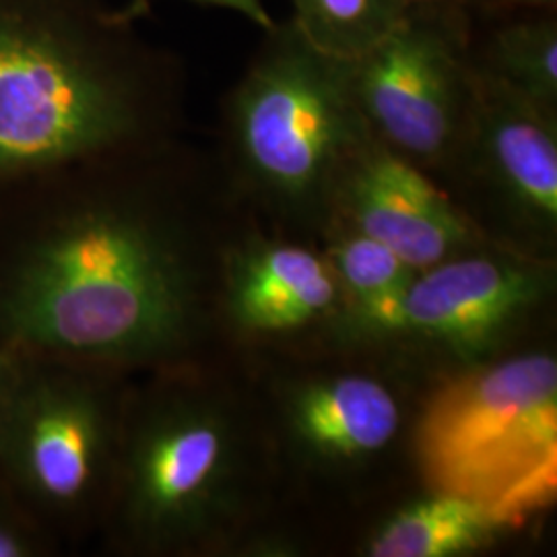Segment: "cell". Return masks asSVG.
Listing matches in <instances>:
<instances>
[{
	"label": "cell",
	"instance_id": "6da1fadb",
	"mask_svg": "<svg viewBox=\"0 0 557 557\" xmlns=\"http://www.w3.org/2000/svg\"><path fill=\"white\" fill-rule=\"evenodd\" d=\"M112 158L73 168L79 186L0 278V337L13 351L140 361L188 335L195 299L178 246L147 184L112 176Z\"/></svg>",
	"mask_w": 557,
	"mask_h": 557
},
{
	"label": "cell",
	"instance_id": "7a4b0ae2",
	"mask_svg": "<svg viewBox=\"0 0 557 557\" xmlns=\"http://www.w3.org/2000/svg\"><path fill=\"white\" fill-rule=\"evenodd\" d=\"M106 0H0V190L156 147L178 57Z\"/></svg>",
	"mask_w": 557,
	"mask_h": 557
},
{
	"label": "cell",
	"instance_id": "3957f363",
	"mask_svg": "<svg viewBox=\"0 0 557 557\" xmlns=\"http://www.w3.org/2000/svg\"><path fill=\"white\" fill-rule=\"evenodd\" d=\"M416 450L434 492L517 529L557 496L556 359L529 354L446 382L419 419Z\"/></svg>",
	"mask_w": 557,
	"mask_h": 557
},
{
	"label": "cell",
	"instance_id": "277c9868",
	"mask_svg": "<svg viewBox=\"0 0 557 557\" xmlns=\"http://www.w3.org/2000/svg\"><path fill=\"white\" fill-rule=\"evenodd\" d=\"M225 128L239 176L285 207L333 200L347 161L370 137L349 89L347 59L320 50L292 17L262 29L225 98Z\"/></svg>",
	"mask_w": 557,
	"mask_h": 557
},
{
	"label": "cell",
	"instance_id": "5b68a950",
	"mask_svg": "<svg viewBox=\"0 0 557 557\" xmlns=\"http://www.w3.org/2000/svg\"><path fill=\"white\" fill-rule=\"evenodd\" d=\"M471 32L473 15L457 0H421L347 59L349 89L370 137L425 174L455 168L471 131L478 103Z\"/></svg>",
	"mask_w": 557,
	"mask_h": 557
},
{
	"label": "cell",
	"instance_id": "8992f818",
	"mask_svg": "<svg viewBox=\"0 0 557 557\" xmlns=\"http://www.w3.org/2000/svg\"><path fill=\"white\" fill-rule=\"evenodd\" d=\"M106 403L89 382L46 368H21L0 411V471L23 498L69 515L96 492L110 455Z\"/></svg>",
	"mask_w": 557,
	"mask_h": 557
},
{
	"label": "cell",
	"instance_id": "52a82bcc",
	"mask_svg": "<svg viewBox=\"0 0 557 557\" xmlns=\"http://www.w3.org/2000/svg\"><path fill=\"white\" fill-rule=\"evenodd\" d=\"M230 469L232 440L215 411L182 400L156 409L124 458L126 522L161 545L199 533L220 504Z\"/></svg>",
	"mask_w": 557,
	"mask_h": 557
},
{
	"label": "cell",
	"instance_id": "ba28073f",
	"mask_svg": "<svg viewBox=\"0 0 557 557\" xmlns=\"http://www.w3.org/2000/svg\"><path fill=\"white\" fill-rule=\"evenodd\" d=\"M359 232L409 267L428 269L469 239V223L434 180L368 137L335 188Z\"/></svg>",
	"mask_w": 557,
	"mask_h": 557
},
{
	"label": "cell",
	"instance_id": "9c48e42d",
	"mask_svg": "<svg viewBox=\"0 0 557 557\" xmlns=\"http://www.w3.org/2000/svg\"><path fill=\"white\" fill-rule=\"evenodd\" d=\"M518 213L557 220L556 116L478 73V103L457 165Z\"/></svg>",
	"mask_w": 557,
	"mask_h": 557
},
{
	"label": "cell",
	"instance_id": "30bf717a",
	"mask_svg": "<svg viewBox=\"0 0 557 557\" xmlns=\"http://www.w3.org/2000/svg\"><path fill=\"white\" fill-rule=\"evenodd\" d=\"M531 271L496 259H460L434 264L411 281L395 331L436 338L473 351L512 324L539 298Z\"/></svg>",
	"mask_w": 557,
	"mask_h": 557
},
{
	"label": "cell",
	"instance_id": "8fae6325",
	"mask_svg": "<svg viewBox=\"0 0 557 557\" xmlns=\"http://www.w3.org/2000/svg\"><path fill=\"white\" fill-rule=\"evenodd\" d=\"M337 283L322 260L298 246H269L242 260L230 281L239 324L255 331H289L324 314Z\"/></svg>",
	"mask_w": 557,
	"mask_h": 557
},
{
	"label": "cell",
	"instance_id": "7c38bea8",
	"mask_svg": "<svg viewBox=\"0 0 557 557\" xmlns=\"http://www.w3.org/2000/svg\"><path fill=\"white\" fill-rule=\"evenodd\" d=\"M299 438L320 455L356 458L395 438L398 405L379 380L337 376L306 386L292 405Z\"/></svg>",
	"mask_w": 557,
	"mask_h": 557
},
{
	"label": "cell",
	"instance_id": "4fadbf2b",
	"mask_svg": "<svg viewBox=\"0 0 557 557\" xmlns=\"http://www.w3.org/2000/svg\"><path fill=\"white\" fill-rule=\"evenodd\" d=\"M471 60L478 73L556 116L557 11L473 17Z\"/></svg>",
	"mask_w": 557,
	"mask_h": 557
},
{
	"label": "cell",
	"instance_id": "5bb4252c",
	"mask_svg": "<svg viewBox=\"0 0 557 557\" xmlns=\"http://www.w3.org/2000/svg\"><path fill=\"white\" fill-rule=\"evenodd\" d=\"M515 529L510 522L471 499L438 494L418 502L397 517L370 543L374 557H448L479 549L499 533Z\"/></svg>",
	"mask_w": 557,
	"mask_h": 557
},
{
	"label": "cell",
	"instance_id": "9a60e30c",
	"mask_svg": "<svg viewBox=\"0 0 557 557\" xmlns=\"http://www.w3.org/2000/svg\"><path fill=\"white\" fill-rule=\"evenodd\" d=\"M292 20L320 50L354 59L380 40L405 11L403 0H289Z\"/></svg>",
	"mask_w": 557,
	"mask_h": 557
},
{
	"label": "cell",
	"instance_id": "2e32d148",
	"mask_svg": "<svg viewBox=\"0 0 557 557\" xmlns=\"http://www.w3.org/2000/svg\"><path fill=\"white\" fill-rule=\"evenodd\" d=\"M337 271L358 299L363 319L380 329L395 331L398 310L416 278V269L384 244L361 234L338 246Z\"/></svg>",
	"mask_w": 557,
	"mask_h": 557
},
{
	"label": "cell",
	"instance_id": "e0dca14e",
	"mask_svg": "<svg viewBox=\"0 0 557 557\" xmlns=\"http://www.w3.org/2000/svg\"><path fill=\"white\" fill-rule=\"evenodd\" d=\"M40 543L27 520L17 510L0 499V557L36 556Z\"/></svg>",
	"mask_w": 557,
	"mask_h": 557
},
{
	"label": "cell",
	"instance_id": "ac0fdd59",
	"mask_svg": "<svg viewBox=\"0 0 557 557\" xmlns=\"http://www.w3.org/2000/svg\"><path fill=\"white\" fill-rule=\"evenodd\" d=\"M473 17H496L510 13L557 11V0H457Z\"/></svg>",
	"mask_w": 557,
	"mask_h": 557
},
{
	"label": "cell",
	"instance_id": "d6986e66",
	"mask_svg": "<svg viewBox=\"0 0 557 557\" xmlns=\"http://www.w3.org/2000/svg\"><path fill=\"white\" fill-rule=\"evenodd\" d=\"M188 2L238 13L244 20L255 23L260 29H269L275 23V20L271 17V11L264 4V0H188Z\"/></svg>",
	"mask_w": 557,
	"mask_h": 557
},
{
	"label": "cell",
	"instance_id": "ffe728a7",
	"mask_svg": "<svg viewBox=\"0 0 557 557\" xmlns=\"http://www.w3.org/2000/svg\"><path fill=\"white\" fill-rule=\"evenodd\" d=\"M20 359L13 354L11 347H0V411L7 403L9 395L13 393L21 374Z\"/></svg>",
	"mask_w": 557,
	"mask_h": 557
},
{
	"label": "cell",
	"instance_id": "44dd1931",
	"mask_svg": "<svg viewBox=\"0 0 557 557\" xmlns=\"http://www.w3.org/2000/svg\"><path fill=\"white\" fill-rule=\"evenodd\" d=\"M405 4H411V2H421V0H403Z\"/></svg>",
	"mask_w": 557,
	"mask_h": 557
}]
</instances>
